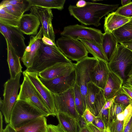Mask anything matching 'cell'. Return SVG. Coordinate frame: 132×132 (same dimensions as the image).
Segmentation results:
<instances>
[{
    "mask_svg": "<svg viewBox=\"0 0 132 132\" xmlns=\"http://www.w3.org/2000/svg\"><path fill=\"white\" fill-rule=\"evenodd\" d=\"M45 132H55L50 126V124L47 125Z\"/></svg>",
    "mask_w": 132,
    "mask_h": 132,
    "instance_id": "55",
    "label": "cell"
},
{
    "mask_svg": "<svg viewBox=\"0 0 132 132\" xmlns=\"http://www.w3.org/2000/svg\"><path fill=\"white\" fill-rule=\"evenodd\" d=\"M97 61L94 57L87 56L74 63L76 83L80 88L86 109L87 85L91 81V73Z\"/></svg>",
    "mask_w": 132,
    "mask_h": 132,
    "instance_id": "6",
    "label": "cell"
},
{
    "mask_svg": "<svg viewBox=\"0 0 132 132\" xmlns=\"http://www.w3.org/2000/svg\"><path fill=\"white\" fill-rule=\"evenodd\" d=\"M40 24L38 17L31 13L23 14L20 18L18 28L24 34L36 35Z\"/></svg>",
    "mask_w": 132,
    "mask_h": 132,
    "instance_id": "18",
    "label": "cell"
},
{
    "mask_svg": "<svg viewBox=\"0 0 132 132\" xmlns=\"http://www.w3.org/2000/svg\"><path fill=\"white\" fill-rule=\"evenodd\" d=\"M0 32L10 44L18 55L20 57L21 55L22 57L27 46L24 42L25 38L19 28L0 23Z\"/></svg>",
    "mask_w": 132,
    "mask_h": 132,
    "instance_id": "12",
    "label": "cell"
},
{
    "mask_svg": "<svg viewBox=\"0 0 132 132\" xmlns=\"http://www.w3.org/2000/svg\"><path fill=\"white\" fill-rule=\"evenodd\" d=\"M118 44L112 32L105 31L103 34L101 44L108 62L114 53Z\"/></svg>",
    "mask_w": 132,
    "mask_h": 132,
    "instance_id": "23",
    "label": "cell"
},
{
    "mask_svg": "<svg viewBox=\"0 0 132 132\" xmlns=\"http://www.w3.org/2000/svg\"><path fill=\"white\" fill-rule=\"evenodd\" d=\"M75 70L74 63H59L38 73L40 78L50 79L65 75Z\"/></svg>",
    "mask_w": 132,
    "mask_h": 132,
    "instance_id": "17",
    "label": "cell"
},
{
    "mask_svg": "<svg viewBox=\"0 0 132 132\" xmlns=\"http://www.w3.org/2000/svg\"><path fill=\"white\" fill-rule=\"evenodd\" d=\"M124 116L123 129L132 116V104H130L126 108L124 111Z\"/></svg>",
    "mask_w": 132,
    "mask_h": 132,
    "instance_id": "39",
    "label": "cell"
},
{
    "mask_svg": "<svg viewBox=\"0 0 132 132\" xmlns=\"http://www.w3.org/2000/svg\"><path fill=\"white\" fill-rule=\"evenodd\" d=\"M81 116L84 119L87 125L92 124L96 117L88 109H86Z\"/></svg>",
    "mask_w": 132,
    "mask_h": 132,
    "instance_id": "38",
    "label": "cell"
},
{
    "mask_svg": "<svg viewBox=\"0 0 132 132\" xmlns=\"http://www.w3.org/2000/svg\"><path fill=\"white\" fill-rule=\"evenodd\" d=\"M78 132H92L87 126H86L81 128H79Z\"/></svg>",
    "mask_w": 132,
    "mask_h": 132,
    "instance_id": "51",
    "label": "cell"
},
{
    "mask_svg": "<svg viewBox=\"0 0 132 132\" xmlns=\"http://www.w3.org/2000/svg\"><path fill=\"white\" fill-rule=\"evenodd\" d=\"M50 126L55 132H66L61 126L59 124L57 125L50 124Z\"/></svg>",
    "mask_w": 132,
    "mask_h": 132,
    "instance_id": "46",
    "label": "cell"
},
{
    "mask_svg": "<svg viewBox=\"0 0 132 132\" xmlns=\"http://www.w3.org/2000/svg\"><path fill=\"white\" fill-rule=\"evenodd\" d=\"M87 2L83 0L79 1L76 3V6L79 7H83L86 6Z\"/></svg>",
    "mask_w": 132,
    "mask_h": 132,
    "instance_id": "50",
    "label": "cell"
},
{
    "mask_svg": "<svg viewBox=\"0 0 132 132\" xmlns=\"http://www.w3.org/2000/svg\"><path fill=\"white\" fill-rule=\"evenodd\" d=\"M23 75V80L17 100L29 102L46 117L51 115L43 98L28 77Z\"/></svg>",
    "mask_w": 132,
    "mask_h": 132,
    "instance_id": "5",
    "label": "cell"
},
{
    "mask_svg": "<svg viewBox=\"0 0 132 132\" xmlns=\"http://www.w3.org/2000/svg\"><path fill=\"white\" fill-rule=\"evenodd\" d=\"M92 124L101 129L104 130L107 129V128L106 127L104 122L100 117H96Z\"/></svg>",
    "mask_w": 132,
    "mask_h": 132,
    "instance_id": "41",
    "label": "cell"
},
{
    "mask_svg": "<svg viewBox=\"0 0 132 132\" xmlns=\"http://www.w3.org/2000/svg\"><path fill=\"white\" fill-rule=\"evenodd\" d=\"M43 116L29 102L18 100L16 101L11 113L9 123L15 129L32 120Z\"/></svg>",
    "mask_w": 132,
    "mask_h": 132,
    "instance_id": "4",
    "label": "cell"
},
{
    "mask_svg": "<svg viewBox=\"0 0 132 132\" xmlns=\"http://www.w3.org/2000/svg\"><path fill=\"white\" fill-rule=\"evenodd\" d=\"M120 44L132 51V39L123 42Z\"/></svg>",
    "mask_w": 132,
    "mask_h": 132,
    "instance_id": "47",
    "label": "cell"
},
{
    "mask_svg": "<svg viewBox=\"0 0 132 132\" xmlns=\"http://www.w3.org/2000/svg\"><path fill=\"white\" fill-rule=\"evenodd\" d=\"M59 124L66 132H78L79 128L77 119L66 113H58L56 116Z\"/></svg>",
    "mask_w": 132,
    "mask_h": 132,
    "instance_id": "24",
    "label": "cell"
},
{
    "mask_svg": "<svg viewBox=\"0 0 132 132\" xmlns=\"http://www.w3.org/2000/svg\"><path fill=\"white\" fill-rule=\"evenodd\" d=\"M123 84L122 80L116 74L110 71L104 90V96L106 101L115 97Z\"/></svg>",
    "mask_w": 132,
    "mask_h": 132,
    "instance_id": "20",
    "label": "cell"
},
{
    "mask_svg": "<svg viewBox=\"0 0 132 132\" xmlns=\"http://www.w3.org/2000/svg\"><path fill=\"white\" fill-rule=\"evenodd\" d=\"M96 117L101 119L107 128L110 123L109 109H106L104 108Z\"/></svg>",
    "mask_w": 132,
    "mask_h": 132,
    "instance_id": "37",
    "label": "cell"
},
{
    "mask_svg": "<svg viewBox=\"0 0 132 132\" xmlns=\"http://www.w3.org/2000/svg\"><path fill=\"white\" fill-rule=\"evenodd\" d=\"M123 132H132V116L123 129Z\"/></svg>",
    "mask_w": 132,
    "mask_h": 132,
    "instance_id": "44",
    "label": "cell"
},
{
    "mask_svg": "<svg viewBox=\"0 0 132 132\" xmlns=\"http://www.w3.org/2000/svg\"><path fill=\"white\" fill-rule=\"evenodd\" d=\"M3 104V100L1 99L0 98V109H1L2 106Z\"/></svg>",
    "mask_w": 132,
    "mask_h": 132,
    "instance_id": "57",
    "label": "cell"
},
{
    "mask_svg": "<svg viewBox=\"0 0 132 132\" xmlns=\"http://www.w3.org/2000/svg\"><path fill=\"white\" fill-rule=\"evenodd\" d=\"M23 74L28 77L43 98L51 115L56 116L58 112L52 93L40 81L38 73L25 70L23 72Z\"/></svg>",
    "mask_w": 132,
    "mask_h": 132,
    "instance_id": "11",
    "label": "cell"
},
{
    "mask_svg": "<svg viewBox=\"0 0 132 132\" xmlns=\"http://www.w3.org/2000/svg\"><path fill=\"white\" fill-rule=\"evenodd\" d=\"M77 39L83 43L88 53L93 57L108 62L101 44L82 38H79Z\"/></svg>",
    "mask_w": 132,
    "mask_h": 132,
    "instance_id": "25",
    "label": "cell"
},
{
    "mask_svg": "<svg viewBox=\"0 0 132 132\" xmlns=\"http://www.w3.org/2000/svg\"><path fill=\"white\" fill-rule=\"evenodd\" d=\"M56 44L64 55L71 60L78 62L88 56V52L78 39L62 36L57 40Z\"/></svg>",
    "mask_w": 132,
    "mask_h": 132,
    "instance_id": "7",
    "label": "cell"
},
{
    "mask_svg": "<svg viewBox=\"0 0 132 132\" xmlns=\"http://www.w3.org/2000/svg\"><path fill=\"white\" fill-rule=\"evenodd\" d=\"M126 107L122 105L114 102L109 109L110 122L116 119L117 115L123 112Z\"/></svg>",
    "mask_w": 132,
    "mask_h": 132,
    "instance_id": "34",
    "label": "cell"
},
{
    "mask_svg": "<svg viewBox=\"0 0 132 132\" xmlns=\"http://www.w3.org/2000/svg\"><path fill=\"white\" fill-rule=\"evenodd\" d=\"M120 89L132 100V85L131 84L126 82L123 84Z\"/></svg>",
    "mask_w": 132,
    "mask_h": 132,
    "instance_id": "40",
    "label": "cell"
},
{
    "mask_svg": "<svg viewBox=\"0 0 132 132\" xmlns=\"http://www.w3.org/2000/svg\"><path fill=\"white\" fill-rule=\"evenodd\" d=\"M0 7L20 19L25 12L23 10L16 6L5 3L2 1L0 3Z\"/></svg>",
    "mask_w": 132,
    "mask_h": 132,
    "instance_id": "31",
    "label": "cell"
},
{
    "mask_svg": "<svg viewBox=\"0 0 132 132\" xmlns=\"http://www.w3.org/2000/svg\"><path fill=\"white\" fill-rule=\"evenodd\" d=\"M87 126L92 132H107V129L106 130H104L101 129L97 127L93 124H90Z\"/></svg>",
    "mask_w": 132,
    "mask_h": 132,
    "instance_id": "42",
    "label": "cell"
},
{
    "mask_svg": "<svg viewBox=\"0 0 132 132\" xmlns=\"http://www.w3.org/2000/svg\"><path fill=\"white\" fill-rule=\"evenodd\" d=\"M74 100L76 110L81 116L86 110L79 87L76 83L73 88Z\"/></svg>",
    "mask_w": 132,
    "mask_h": 132,
    "instance_id": "30",
    "label": "cell"
},
{
    "mask_svg": "<svg viewBox=\"0 0 132 132\" xmlns=\"http://www.w3.org/2000/svg\"><path fill=\"white\" fill-rule=\"evenodd\" d=\"M101 89L92 82L87 85L86 94V109H88L95 116L94 105L95 99Z\"/></svg>",
    "mask_w": 132,
    "mask_h": 132,
    "instance_id": "27",
    "label": "cell"
},
{
    "mask_svg": "<svg viewBox=\"0 0 132 132\" xmlns=\"http://www.w3.org/2000/svg\"><path fill=\"white\" fill-rule=\"evenodd\" d=\"M117 119L120 121H124V111L118 114L117 115Z\"/></svg>",
    "mask_w": 132,
    "mask_h": 132,
    "instance_id": "53",
    "label": "cell"
},
{
    "mask_svg": "<svg viewBox=\"0 0 132 132\" xmlns=\"http://www.w3.org/2000/svg\"><path fill=\"white\" fill-rule=\"evenodd\" d=\"M132 16L127 17L120 15L115 12L109 13L105 18L104 31L112 32L129 22Z\"/></svg>",
    "mask_w": 132,
    "mask_h": 132,
    "instance_id": "21",
    "label": "cell"
},
{
    "mask_svg": "<svg viewBox=\"0 0 132 132\" xmlns=\"http://www.w3.org/2000/svg\"><path fill=\"white\" fill-rule=\"evenodd\" d=\"M31 6H35L49 9L61 10L64 8L65 0H29Z\"/></svg>",
    "mask_w": 132,
    "mask_h": 132,
    "instance_id": "28",
    "label": "cell"
},
{
    "mask_svg": "<svg viewBox=\"0 0 132 132\" xmlns=\"http://www.w3.org/2000/svg\"><path fill=\"white\" fill-rule=\"evenodd\" d=\"M114 102L127 107L130 104H132V100L120 89L116 95Z\"/></svg>",
    "mask_w": 132,
    "mask_h": 132,
    "instance_id": "32",
    "label": "cell"
},
{
    "mask_svg": "<svg viewBox=\"0 0 132 132\" xmlns=\"http://www.w3.org/2000/svg\"><path fill=\"white\" fill-rule=\"evenodd\" d=\"M3 132H17L15 129L10 124H8Z\"/></svg>",
    "mask_w": 132,
    "mask_h": 132,
    "instance_id": "49",
    "label": "cell"
},
{
    "mask_svg": "<svg viewBox=\"0 0 132 132\" xmlns=\"http://www.w3.org/2000/svg\"><path fill=\"white\" fill-rule=\"evenodd\" d=\"M2 2L16 6L23 10L25 12L30 10L31 6L29 0H3Z\"/></svg>",
    "mask_w": 132,
    "mask_h": 132,
    "instance_id": "33",
    "label": "cell"
},
{
    "mask_svg": "<svg viewBox=\"0 0 132 132\" xmlns=\"http://www.w3.org/2000/svg\"><path fill=\"white\" fill-rule=\"evenodd\" d=\"M1 111L0 112V132H3V115Z\"/></svg>",
    "mask_w": 132,
    "mask_h": 132,
    "instance_id": "52",
    "label": "cell"
},
{
    "mask_svg": "<svg viewBox=\"0 0 132 132\" xmlns=\"http://www.w3.org/2000/svg\"><path fill=\"white\" fill-rule=\"evenodd\" d=\"M52 93L57 112L67 113L77 120L81 116L76 109L73 88L60 94Z\"/></svg>",
    "mask_w": 132,
    "mask_h": 132,
    "instance_id": "13",
    "label": "cell"
},
{
    "mask_svg": "<svg viewBox=\"0 0 132 132\" xmlns=\"http://www.w3.org/2000/svg\"><path fill=\"white\" fill-rule=\"evenodd\" d=\"M21 73H19L14 79H9L4 85L3 104L0 110L6 123H9L11 113L17 101L18 91L21 86Z\"/></svg>",
    "mask_w": 132,
    "mask_h": 132,
    "instance_id": "8",
    "label": "cell"
},
{
    "mask_svg": "<svg viewBox=\"0 0 132 132\" xmlns=\"http://www.w3.org/2000/svg\"><path fill=\"white\" fill-rule=\"evenodd\" d=\"M121 2L122 6H124L129 3L131 1V0H122Z\"/></svg>",
    "mask_w": 132,
    "mask_h": 132,
    "instance_id": "54",
    "label": "cell"
},
{
    "mask_svg": "<svg viewBox=\"0 0 132 132\" xmlns=\"http://www.w3.org/2000/svg\"><path fill=\"white\" fill-rule=\"evenodd\" d=\"M43 35V28L41 26L36 35L30 36L29 44L26 47L21 59L27 69L32 67L35 60L38 55Z\"/></svg>",
    "mask_w": 132,
    "mask_h": 132,
    "instance_id": "15",
    "label": "cell"
},
{
    "mask_svg": "<svg viewBox=\"0 0 132 132\" xmlns=\"http://www.w3.org/2000/svg\"><path fill=\"white\" fill-rule=\"evenodd\" d=\"M46 117L32 120L15 129L17 132H45L47 125Z\"/></svg>",
    "mask_w": 132,
    "mask_h": 132,
    "instance_id": "22",
    "label": "cell"
},
{
    "mask_svg": "<svg viewBox=\"0 0 132 132\" xmlns=\"http://www.w3.org/2000/svg\"><path fill=\"white\" fill-rule=\"evenodd\" d=\"M129 78L132 77V68L128 75Z\"/></svg>",
    "mask_w": 132,
    "mask_h": 132,
    "instance_id": "58",
    "label": "cell"
},
{
    "mask_svg": "<svg viewBox=\"0 0 132 132\" xmlns=\"http://www.w3.org/2000/svg\"><path fill=\"white\" fill-rule=\"evenodd\" d=\"M39 79L52 93L59 94L73 88L76 82V72L75 70L65 75L51 79Z\"/></svg>",
    "mask_w": 132,
    "mask_h": 132,
    "instance_id": "10",
    "label": "cell"
},
{
    "mask_svg": "<svg viewBox=\"0 0 132 132\" xmlns=\"http://www.w3.org/2000/svg\"><path fill=\"white\" fill-rule=\"evenodd\" d=\"M112 33L120 44L132 39V18L129 22Z\"/></svg>",
    "mask_w": 132,
    "mask_h": 132,
    "instance_id": "26",
    "label": "cell"
},
{
    "mask_svg": "<svg viewBox=\"0 0 132 132\" xmlns=\"http://www.w3.org/2000/svg\"><path fill=\"white\" fill-rule=\"evenodd\" d=\"M126 82L130 83L132 85V77L129 78L127 79Z\"/></svg>",
    "mask_w": 132,
    "mask_h": 132,
    "instance_id": "56",
    "label": "cell"
},
{
    "mask_svg": "<svg viewBox=\"0 0 132 132\" xmlns=\"http://www.w3.org/2000/svg\"><path fill=\"white\" fill-rule=\"evenodd\" d=\"M115 12L125 17L132 16V1L126 5L119 7Z\"/></svg>",
    "mask_w": 132,
    "mask_h": 132,
    "instance_id": "36",
    "label": "cell"
},
{
    "mask_svg": "<svg viewBox=\"0 0 132 132\" xmlns=\"http://www.w3.org/2000/svg\"><path fill=\"white\" fill-rule=\"evenodd\" d=\"M124 121L116 119L111 121L108 126L109 132H123Z\"/></svg>",
    "mask_w": 132,
    "mask_h": 132,
    "instance_id": "35",
    "label": "cell"
},
{
    "mask_svg": "<svg viewBox=\"0 0 132 132\" xmlns=\"http://www.w3.org/2000/svg\"><path fill=\"white\" fill-rule=\"evenodd\" d=\"M7 47V62L11 79H14L19 73L22 72L20 57L10 44L5 39Z\"/></svg>",
    "mask_w": 132,
    "mask_h": 132,
    "instance_id": "19",
    "label": "cell"
},
{
    "mask_svg": "<svg viewBox=\"0 0 132 132\" xmlns=\"http://www.w3.org/2000/svg\"><path fill=\"white\" fill-rule=\"evenodd\" d=\"M110 72L108 62L97 59L96 63L91 73V81L104 90Z\"/></svg>",
    "mask_w": 132,
    "mask_h": 132,
    "instance_id": "16",
    "label": "cell"
},
{
    "mask_svg": "<svg viewBox=\"0 0 132 132\" xmlns=\"http://www.w3.org/2000/svg\"><path fill=\"white\" fill-rule=\"evenodd\" d=\"M119 5V4L109 5L87 2L86 5L84 7L70 5L68 9L70 15L82 24L97 27L101 25L100 21L101 19L117 9Z\"/></svg>",
    "mask_w": 132,
    "mask_h": 132,
    "instance_id": "1",
    "label": "cell"
},
{
    "mask_svg": "<svg viewBox=\"0 0 132 132\" xmlns=\"http://www.w3.org/2000/svg\"><path fill=\"white\" fill-rule=\"evenodd\" d=\"M108 65L110 71L119 77L125 83L132 68V51L118 44Z\"/></svg>",
    "mask_w": 132,
    "mask_h": 132,
    "instance_id": "3",
    "label": "cell"
},
{
    "mask_svg": "<svg viewBox=\"0 0 132 132\" xmlns=\"http://www.w3.org/2000/svg\"><path fill=\"white\" fill-rule=\"evenodd\" d=\"M103 34L100 30L77 24L64 27L60 34L77 39L82 38L101 44Z\"/></svg>",
    "mask_w": 132,
    "mask_h": 132,
    "instance_id": "9",
    "label": "cell"
},
{
    "mask_svg": "<svg viewBox=\"0 0 132 132\" xmlns=\"http://www.w3.org/2000/svg\"><path fill=\"white\" fill-rule=\"evenodd\" d=\"M59 63H73L72 61L66 57L56 45L50 46L44 44L42 39L37 56L32 67L26 71L39 73Z\"/></svg>",
    "mask_w": 132,
    "mask_h": 132,
    "instance_id": "2",
    "label": "cell"
},
{
    "mask_svg": "<svg viewBox=\"0 0 132 132\" xmlns=\"http://www.w3.org/2000/svg\"><path fill=\"white\" fill-rule=\"evenodd\" d=\"M107 132H109L108 127L107 129Z\"/></svg>",
    "mask_w": 132,
    "mask_h": 132,
    "instance_id": "59",
    "label": "cell"
},
{
    "mask_svg": "<svg viewBox=\"0 0 132 132\" xmlns=\"http://www.w3.org/2000/svg\"><path fill=\"white\" fill-rule=\"evenodd\" d=\"M20 19L0 7V23L5 25L18 28Z\"/></svg>",
    "mask_w": 132,
    "mask_h": 132,
    "instance_id": "29",
    "label": "cell"
},
{
    "mask_svg": "<svg viewBox=\"0 0 132 132\" xmlns=\"http://www.w3.org/2000/svg\"><path fill=\"white\" fill-rule=\"evenodd\" d=\"M79 128H81L86 126L87 125L83 118L81 116L77 120Z\"/></svg>",
    "mask_w": 132,
    "mask_h": 132,
    "instance_id": "48",
    "label": "cell"
},
{
    "mask_svg": "<svg viewBox=\"0 0 132 132\" xmlns=\"http://www.w3.org/2000/svg\"><path fill=\"white\" fill-rule=\"evenodd\" d=\"M42 40L43 42L47 45L51 46L56 45V44L53 43L52 40L44 35L42 37Z\"/></svg>",
    "mask_w": 132,
    "mask_h": 132,
    "instance_id": "43",
    "label": "cell"
},
{
    "mask_svg": "<svg viewBox=\"0 0 132 132\" xmlns=\"http://www.w3.org/2000/svg\"><path fill=\"white\" fill-rule=\"evenodd\" d=\"M115 96L106 101L104 108L106 109H110L114 102Z\"/></svg>",
    "mask_w": 132,
    "mask_h": 132,
    "instance_id": "45",
    "label": "cell"
},
{
    "mask_svg": "<svg viewBox=\"0 0 132 132\" xmlns=\"http://www.w3.org/2000/svg\"><path fill=\"white\" fill-rule=\"evenodd\" d=\"M30 10L40 21L42 27L43 35L56 44L55 36L52 23L53 15L51 9L32 6Z\"/></svg>",
    "mask_w": 132,
    "mask_h": 132,
    "instance_id": "14",
    "label": "cell"
}]
</instances>
